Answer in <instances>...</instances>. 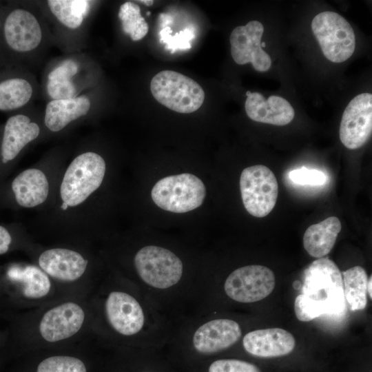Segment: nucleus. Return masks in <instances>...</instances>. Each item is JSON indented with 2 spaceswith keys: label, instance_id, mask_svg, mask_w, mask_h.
I'll use <instances>...</instances> for the list:
<instances>
[{
  "label": "nucleus",
  "instance_id": "17",
  "mask_svg": "<svg viewBox=\"0 0 372 372\" xmlns=\"http://www.w3.org/2000/svg\"><path fill=\"white\" fill-rule=\"evenodd\" d=\"M112 352L107 372H177L163 351L132 347L108 349Z\"/></svg>",
  "mask_w": 372,
  "mask_h": 372
},
{
  "label": "nucleus",
  "instance_id": "22",
  "mask_svg": "<svg viewBox=\"0 0 372 372\" xmlns=\"http://www.w3.org/2000/svg\"><path fill=\"white\" fill-rule=\"evenodd\" d=\"M92 107V100L87 93L74 98L50 101L44 110V125L52 132H60L73 122L85 117Z\"/></svg>",
  "mask_w": 372,
  "mask_h": 372
},
{
  "label": "nucleus",
  "instance_id": "16",
  "mask_svg": "<svg viewBox=\"0 0 372 372\" xmlns=\"http://www.w3.org/2000/svg\"><path fill=\"white\" fill-rule=\"evenodd\" d=\"M263 25L258 21H251L245 25L235 28L229 37L231 54L236 63H251L258 72H266L271 65L269 55L261 47Z\"/></svg>",
  "mask_w": 372,
  "mask_h": 372
},
{
  "label": "nucleus",
  "instance_id": "33",
  "mask_svg": "<svg viewBox=\"0 0 372 372\" xmlns=\"http://www.w3.org/2000/svg\"><path fill=\"white\" fill-rule=\"evenodd\" d=\"M371 276L369 277V278L368 279V283H367V293L369 295V297L371 299L372 298V293H371V282H372V280H371Z\"/></svg>",
  "mask_w": 372,
  "mask_h": 372
},
{
  "label": "nucleus",
  "instance_id": "6",
  "mask_svg": "<svg viewBox=\"0 0 372 372\" xmlns=\"http://www.w3.org/2000/svg\"><path fill=\"white\" fill-rule=\"evenodd\" d=\"M106 163L98 153L88 151L79 154L70 163L59 188L63 209L84 203L103 180Z\"/></svg>",
  "mask_w": 372,
  "mask_h": 372
},
{
  "label": "nucleus",
  "instance_id": "4",
  "mask_svg": "<svg viewBox=\"0 0 372 372\" xmlns=\"http://www.w3.org/2000/svg\"><path fill=\"white\" fill-rule=\"evenodd\" d=\"M33 263L48 276L63 298H90L104 276L87 251L74 247L39 249Z\"/></svg>",
  "mask_w": 372,
  "mask_h": 372
},
{
  "label": "nucleus",
  "instance_id": "8",
  "mask_svg": "<svg viewBox=\"0 0 372 372\" xmlns=\"http://www.w3.org/2000/svg\"><path fill=\"white\" fill-rule=\"evenodd\" d=\"M154 98L166 107L183 114L198 110L205 100L202 87L192 79L173 70H163L150 83Z\"/></svg>",
  "mask_w": 372,
  "mask_h": 372
},
{
  "label": "nucleus",
  "instance_id": "35",
  "mask_svg": "<svg viewBox=\"0 0 372 372\" xmlns=\"http://www.w3.org/2000/svg\"><path fill=\"white\" fill-rule=\"evenodd\" d=\"M265 43H261V47H265Z\"/></svg>",
  "mask_w": 372,
  "mask_h": 372
},
{
  "label": "nucleus",
  "instance_id": "31",
  "mask_svg": "<svg viewBox=\"0 0 372 372\" xmlns=\"http://www.w3.org/2000/svg\"><path fill=\"white\" fill-rule=\"evenodd\" d=\"M290 180L298 185L318 186L325 183V174L318 169L302 167L291 170L289 174Z\"/></svg>",
  "mask_w": 372,
  "mask_h": 372
},
{
  "label": "nucleus",
  "instance_id": "7",
  "mask_svg": "<svg viewBox=\"0 0 372 372\" xmlns=\"http://www.w3.org/2000/svg\"><path fill=\"white\" fill-rule=\"evenodd\" d=\"M88 86L87 58L76 54L50 63L42 83L48 102L79 96L87 93Z\"/></svg>",
  "mask_w": 372,
  "mask_h": 372
},
{
  "label": "nucleus",
  "instance_id": "25",
  "mask_svg": "<svg viewBox=\"0 0 372 372\" xmlns=\"http://www.w3.org/2000/svg\"><path fill=\"white\" fill-rule=\"evenodd\" d=\"M38 86L32 75L20 74L0 81V111L26 106L37 96Z\"/></svg>",
  "mask_w": 372,
  "mask_h": 372
},
{
  "label": "nucleus",
  "instance_id": "30",
  "mask_svg": "<svg viewBox=\"0 0 372 372\" xmlns=\"http://www.w3.org/2000/svg\"><path fill=\"white\" fill-rule=\"evenodd\" d=\"M187 372H262L256 364L237 357H216Z\"/></svg>",
  "mask_w": 372,
  "mask_h": 372
},
{
  "label": "nucleus",
  "instance_id": "23",
  "mask_svg": "<svg viewBox=\"0 0 372 372\" xmlns=\"http://www.w3.org/2000/svg\"><path fill=\"white\" fill-rule=\"evenodd\" d=\"M16 202L25 208L41 205L48 198L50 185L45 174L38 168H28L20 172L12 182Z\"/></svg>",
  "mask_w": 372,
  "mask_h": 372
},
{
  "label": "nucleus",
  "instance_id": "19",
  "mask_svg": "<svg viewBox=\"0 0 372 372\" xmlns=\"http://www.w3.org/2000/svg\"><path fill=\"white\" fill-rule=\"evenodd\" d=\"M95 339L92 335L71 344L42 349V357L37 350L41 355L34 372H89L87 362L81 353Z\"/></svg>",
  "mask_w": 372,
  "mask_h": 372
},
{
  "label": "nucleus",
  "instance_id": "10",
  "mask_svg": "<svg viewBox=\"0 0 372 372\" xmlns=\"http://www.w3.org/2000/svg\"><path fill=\"white\" fill-rule=\"evenodd\" d=\"M6 278L14 287L19 302L25 310L66 299L61 296L48 276L34 263L11 266L6 271Z\"/></svg>",
  "mask_w": 372,
  "mask_h": 372
},
{
  "label": "nucleus",
  "instance_id": "27",
  "mask_svg": "<svg viewBox=\"0 0 372 372\" xmlns=\"http://www.w3.org/2000/svg\"><path fill=\"white\" fill-rule=\"evenodd\" d=\"M368 276L360 266L343 272V289L345 300L352 311L364 309L367 304Z\"/></svg>",
  "mask_w": 372,
  "mask_h": 372
},
{
  "label": "nucleus",
  "instance_id": "12",
  "mask_svg": "<svg viewBox=\"0 0 372 372\" xmlns=\"http://www.w3.org/2000/svg\"><path fill=\"white\" fill-rule=\"evenodd\" d=\"M240 189L244 207L253 216L265 217L276 205L278 185L275 174L267 166L256 165L244 169Z\"/></svg>",
  "mask_w": 372,
  "mask_h": 372
},
{
  "label": "nucleus",
  "instance_id": "29",
  "mask_svg": "<svg viewBox=\"0 0 372 372\" xmlns=\"http://www.w3.org/2000/svg\"><path fill=\"white\" fill-rule=\"evenodd\" d=\"M118 17L125 34L134 41L143 39L148 32L147 23L141 16L140 7L135 3L127 1L121 5Z\"/></svg>",
  "mask_w": 372,
  "mask_h": 372
},
{
  "label": "nucleus",
  "instance_id": "34",
  "mask_svg": "<svg viewBox=\"0 0 372 372\" xmlns=\"http://www.w3.org/2000/svg\"><path fill=\"white\" fill-rule=\"evenodd\" d=\"M137 2H140L145 6H152L153 3H154V1H152V0H141V1H137Z\"/></svg>",
  "mask_w": 372,
  "mask_h": 372
},
{
  "label": "nucleus",
  "instance_id": "18",
  "mask_svg": "<svg viewBox=\"0 0 372 372\" xmlns=\"http://www.w3.org/2000/svg\"><path fill=\"white\" fill-rule=\"evenodd\" d=\"M242 347L249 355L258 358H278L291 354L296 347L293 335L283 329H256L243 335Z\"/></svg>",
  "mask_w": 372,
  "mask_h": 372
},
{
  "label": "nucleus",
  "instance_id": "9",
  "mask_svg": "<svg viewBox=\"0 0 372 372\" xmlns=\"http://www.w3.org/2000/svg\"><path fill=\"white\" fill-rule=\"evenodd\" d=\"M151 196L160 208L173 213H185L203 204L206 188L199 178L184 173L159 180L153 187Z\"/></svg>",
  "mask_w": 372,
  "mask_h": 372
},
{
  "label": "nucleus",
  "instance_id": "20",
  "mask_svg": "<svg viewBox=\"0 0 372 372\" xmlns=\"http://www.w3.org/2000/svg\"><path fill=\"white\" fill-rule=\"evenodd\" d=\"M40 133V125L30 116L16 114L9 117L4 125L1 145L3 162L14 160Z\"/></svg>",
  "mask_w": 372,
  "mask_h": 372
},
{
  "label": "nucleus",
  "instance_id": "14",
  "mask_svg": "<svg viewBox=\"0 0 372 372\" xmlns=\"http://www.w3.org/2000/svg\"><path fill=\"white\" fill-rule=\"evenodd\" d=\"M302 294L315 300H328L345 307L342 273L331 260L318 258L304 271Z\"/></svg>",
  "mask_w": 372,
  "mask_h": 372
},
{
  "label": "nucleus",
  "instance_id": "3",
  "mask_svg": "<svg viewBox=\"0 0 372 372\" xmlns=\"http://www.w3.org/2000/svg\"><path fill=\"white\" fill-rule=\"evenodd\" d=\"M242 337L241 325L236 320L214 317L209 312L198 313L175 325L165 354L177 370L187 372L218 357Z\"/></svg>",
  "mask_w": 372,
  "mask_h": 372
},
{
  "label": "nucleus",
  "instance_id": "1",
  "mask_svg": "<svg viewBox=\"0 0 372 372\" xmlns=\"http://www.w3.org/2000/svg\"><path fill=\"white\" fill-rule=\"evenodd\" d=\"M90 298L93 333L103 347L163 351L167 346L175 322L117 272L104 275Z\"/></svg>",
  "mask_w": 372,
  "mask_h": 372
},
{
  "label": "nucleus",
  "instance_id": "32",
  "mask_svg": "<svg viewBox=\"0 0 372 372\" xmlns=\"http://www.w3.org/2000/svg\"><path fill=\"white\" fill-rule=\"evenodd\" d=\"M12 238L8 230L0 225V255L8 251Z\"/></svg>",
  "mask_w": 372,
  "mask_h": 372
},
{
  "label": "nucleus",
  "instance_id": "13",
  "mask_svg": "<svg viewBox=\"0 0 372 372\" xmlns=\"http://www.w3.org/2000/svg\"><path fill=\"white\" fill-rule=\"evenodd\" d=\"M275 285L271 269L262 265H250L231 271L225 278L223 287L225 296L232 301L248 304L267 297Z\"/></svg>",
  "mask_w": 372,
  "mask_h": 372
},
{
  "label": "nucleus",
  "instance_id": "26",
  "mask_svg": "<svg viewBox=\"0 0 372 372\" xmlns=\"http://www.w3.org/2000/svg\"><path fill=\"white\" fill-rule=\"evenodd\" d=\"M341 229L340 220L335 216L309 226L303 236L304 248L312 257H324L333 249Z\"/></svg>",
  "mask_w": 372,
  "mask_h": 372
},
{
  "label": "nucleus",
  "instance_id": "2",
  "mask_svg": "<svg viewBox=\"0 0 372 372\" xmlns=\"http://www.w3.org/2000/svg\"><path fill=\"white\" fill-rule=\"evenodd\" d=\"M19 330L25 352L71 344L94 335L90 298L59 300L26 310Z\"/></svg>",
  "mask_w": 372,
  "mask_h": 372
},
{
  "label": "nucleus",
  "instance_id": "21",
  "mask_svg": "<svg viewBox=\"0 0 372 372\" xmlns=\"http://www.w3.org/2000/svg\"><path fill=\"white\" fill-rule=\"evenodd\" d=\"M245 103L247 115L251 120L273 125L282 126L289 124L294 117V110L284 98L270 96L267 99L259 92L246 93Z\"/></svg>",
  "mask_w": 372,
  "mask_h": 372
},
{
  "label": "nucleus",
  "instance_id": "11",
  "mask_svg": "<svg viewBox=\"0 0 372 372\" xmlns=\"http://www.w3.org/2000/svg\"><path fill=\"white\" fill-rule=\"evenodd\" d=\"M311 29L324 56L331 62H344L354 52V32L339 14L330 11L318 14L311 21Z\"/></svg>",
  "mask_w": 372,
  "mask_h": 372
},
{
  "label": "nucleus",
  "instance_id": "5",
  "mask_svg": "<svg viewBox=\"0 0 372 372\" xmlns=\"http://www.w3.org/2000/svg\"><path fill=\"white\" fill-rule=\"evenodd\" d=\"M2 30L8 48L25 57L41 52L50 39L44 14L30 6L12 9L4 19Z\"/></svg>",
  "mask_w": 372,
  "mask_h": 372
},
{
  "label": "nucleus",
  "instance_id": "15",
  "mask_svg": "<svg viewBox=\"0 0 372 372\" xmlns=\"http://www.w3.org/2000/svg\"><path fill=\"white\" fill-rule=\"evenodd\" d=\"M372 132V94L355 96L345 108L340 125V139L349 149L364 145Z\"/></svg>",
  "mask_w": 372,
  "mask_h": 372
},
{
  "label": "nucleus",
  "instance_id": "28",
  "mask_svg": "<svg viewBox=\"0 0 372 372\" xmlns=\"http://www.w3.org/2000/svg\"><path fill=\"white\" fill-rule=\"evenodd\" d=\"M344 308L328 300H313L302 293L296 298L294 302L296 316L302 322H309L325 314H340Z\"/></svg>",
  "mask_w": 372,
  "mask_h": 372
},
{
  "label": "nucleus",
  "instance_id": "24",
  "mask_svg": "<svg viewBox=\"0 0 372 372\" xmlns=\"http://www.w3.org/2000/svg\"><path fill=\"white\" fill-rule=\"evenodd\" d=\"M94 2L87 0H48L45 3V12L58 25V29L72 34L84 29Z\"/></svg>",
  "mask_w": 372,
  "mask_h": 372
}]
</instances>
